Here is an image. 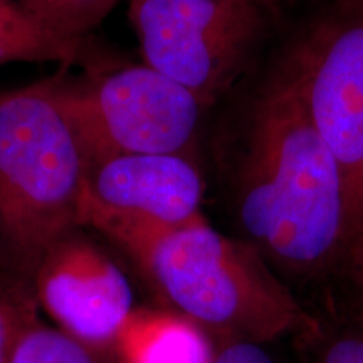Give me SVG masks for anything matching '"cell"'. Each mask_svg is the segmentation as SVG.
Returning a JSON list of instances; mask_svg holds the SVG:
<instances>
[{
	"mask_svg": "<svg viewBox=\"0 0 363 363\" xmlns=\"http://www.w3.org/2000/svg\"><path fill=\"white\" fill-rule=\"evenodd\" d=\"M227 157L244 240L294 274L342 264L353 246L342 177L288 57L247 101Z\"/></svg>",
	"mask_w": 363,
	"mask_h": 363,
	"instance_id": "1",
	"label": "cell"
},
{
	"mask_svg": "<svg viewBox=\"0 0 363 363\" xmlns=\"http://www.w3.org/2000/svg\"><path fill=\"white\" fill-rule=\"evenodd\" d=\"M116 247L152 291L207 333L216 348L266 345L306 321L289 289L247 240L230 239L203 216L130 234Z\"/></svg>",
	"mask_w": 363,
	"mask_h": 363,
	"instance_id": "2",
	"label": "cell"
},
{
	"mask_svg": "<svg viewBox=\"0 0 363 363\" xmlns=\"http://www.w3.org/2000/svg\"><path fill=\"white\" fill-rule=\"evenodd\" d=\"M86 167L57 76L0 93V274L33 279L52 244L81 227Z\"/></svg>",
	"mask_w": 363,
	"mask_h": 363,
	"instance_id": "3",
	"label": "cell"
},
{
	"mask_svg": "<svg viewBox=\"0 0 363 363\" xmlns=\"http://www.w3.org/2000/svg\"><path fill=\"white\" fill-rule=\"evenodd\" d=\"M57 91L89 162L136 153L189 155L207 108L147 65L83 79L59 72Z\"/></svg>",
	"mask_w": 363,
	"mask_h": 363,
	"instance_id": "4",
	"label": "cell"
},
{
	"mask_svg": "<svg viewBox=\"0 0 363 363\" xmlns=\"http://www.w3.org/2000/svg\"><path fill=\"white\" fill-rule=\"evenodd\" d=\"M264 11L252 0H131L128 13L143 65L211 108L246 69Z\"/></svg>",
	"mask_w": 363,
	"mask_h": 363,
	"instance_id": "5",
	"label": "cell"
},
{
	"mask_svg": "<svg viewBox=\"0 0 363 363\" xmlns=\"http://www.w3.org/2000/svg\"><path fill=\"white\" fill-rule=\"evenodd\" d=\"M288 61L338 165L355 246L363 240V0H337Z\"/></svg>",
	"mask_w": 363,
	"mask_h": 363,
	"instance_id": "6",
	"label": "cell"
},
{
	"mask_svg": "<svg viewBox=\"0 0 363 363\" xmlns=\"http://www.w3.org/2000/svg\"><path fill=\"white\" fill-rule=\"evenodd\" d=\"M206 182L190 155L136 153L89 162L81 227L116 244L131 233L187 224L202 214Z\"/></svg>",
	"mask_w": 363,
	"mask_h": 363,
	"instance_id": "7",
	"label": "cell"
},
{
	"mask_svg": "<svg viewBox=\"0 0 363 363\" xmlns=\"http://www.w3.org/2000/svg\"><path fill=\"white\" fill-rule=\"evenodd\" d=\"M39 308L57 328L93 350L115 357V343L135 310L120 266L86 234L71 230L44 254L33 276Z\"/></svg>",
	"mask_w": 363,
	"mask_h": 363,
	"instance_id": "8",
	"label": "cell"
},
{
	"mask_svg": "<svg viewBox=\"0 0 363 363\" xmlns=\"http://www.w3.org/2000/svg\"><path fill=\"white\" fill-rule=\"evenodd\" d=\"M217 348L179 313L135 308L115 343L116 363H212Z\"/></svg>",
	"mask_w": 363,
	"mask_h": 363,
	"instance_id": "9",
	"label": "cell"
},
{
	"mask_svg": "<svg viewBox=\"0 0 363 363\" xmlns=\"http://www.w3.org/2000/svg\"><path fill=\"white\" fill-rule=\"evenodd\" d=\"M84 43H71L45 29L19 0H0V66L9 62L67 66L78 59Z\"/></svg>",
	"mask_w": 363,
	"mask_h": 363,
	"instance_id": "10",
	"label": "cell"
},
{
	"mask_svg": "<svg viewBox=\"0 0 363 363\" xmlns=\"http://www.w3.org/2000/svg\"><path fill=\"white\" fill-rule=\"evenodd\" d=\"M45 29L71 43H84L116 7L118 0H19Z\"/></svg>",
	"mask_w": 363,
	"mask_h": 363,
	"instance_id": "11",
	"label": "cell"
},
{
	"mask_svg": "<svg viewBox=\"0 0 363 363\" xmlns=\"http://www.w3.org/2000/svg\"><path fill=\"white\" fill-rule=\"evenodd\" d=\"M11 363H116V360L38 318L21 335Z\"/></svg>",
	"mask_w": 363,
	"mask_h": 363,
	"instance_id": "12",
	"label": "cell"
},
{
	"mask_svg": "<svg viewBox=\"0 0 363 363\" xmlns=\"http://www.w3.org/2000/svg\"><path fill=\"white\" fill-rule=\"evenodd\" d=\"M33 279L0 274V363H11L21 335L39 318Z\"/></svg>",
	"mask_w": 363,
	"mask_h": 363,
	"instance_id": "13",
	"label": "cell"
},
{
	"mask_svg": "<svg viewBox=\"0 0 363 363\" xmlns=\"http://www.w3.org/2000/svg\"><path fill=\"white\" fill-rule=\"evenodd\" d=\"M318 363H363V331H347L335 337Z\"/></svg>",
	"mask_w": 363,
	"mask_h": 363,
	"instance_id": "14",
	"label": "cell"
},
{
	"mask_svg": "<svg viewBox=\"0 0 363 363\" xmlns=\"http://www.w3.org/2000/svg\"><path fill=\"white\" fill-rule=\"evenodd\" d=\"M212 363H276L264 345L233 343L217 350Z\"/></svg>",
	"mask_w": 363,
	"mask_h": 363,
	"instance_id": "15",
	"label": "cell"
},
{
	"mask_svg": "<svg viewBox=\"0 0 363 363\" xmlns=\"http://www.w3.org/2000/svg\"><path fill=\"white\" fill-rule=\"evenodd\" d=\"M338 267H342L345 276H347L348 284H350L353 291V298H355L358 315H360L363 325V240L357 242L347 252V256H345V259Z\"/></svg>",
	"mask_w": 363,
	"mask_h": 363,
	"instance_id": "16",
	"label": "cell"
},
{
	"mask_svg": "<svg viewBox=\"0 0 363 363\" xmlns=\"http://www.w3.org/2000/svg\"><path fill=\"white\" fill-rule=\"evenodd\" d=\"M252 2L259 4V6L264 7V9H269L272 6H276L278 2H281V0H252Z\"/></svg>",
	"mask_w": 363,
	"mask_h": 363,
	"instance_id": "17",
	"label": "cell"
}]
</instances>
